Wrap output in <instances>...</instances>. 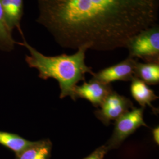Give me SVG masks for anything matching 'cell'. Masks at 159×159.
<instances>
[{
  "label": "cell",
  "mask_w": 159,
  "mask_h": 159,
  "mask_svg": "<svg viewBox=\"0 0 159 159\" xmlns=\"http://www.w3.org/2000/svg\"><path fill=\"white\" fill-rule=\"evenodd\" d=\"M34 143L17 134L0 130V144L11 150L16 156L31 146Z\"/></svg>",
  "instance_id": "11"
},
{
  "label": "cell",
  "mask_w": 159,
  "mask_h": 159,
  "mask_svg": "<svg viewBox=\"0 0 159 159\" xmlns=\"http://www.w3.org/2000/svg\"><path fill=\"white\" fill-rule=\"evenodd\" d=\"M144 108L134 107L115 120L113 131L104 144L109 151L119 148L125 139L140 127L148 125L144 120Z\"/></svg>",
  "instance_id": "4"
},
{
  "label": "cell",
  "mask_w": 159,
  "mask_h": 159,
  "mask_svg": "<svg viewBox=\"0 0 159 159\" xmlns=\"http://www.w3.org/2000/svg\"><path fill=\"white\" fill-rule=\"evenodd\" d=\"M134 107L127 97L113 91L105 99L100 108L94 112L95 116L103 125H108L120 116Z\"/></svg>",
  "instance_id": "5"
},
{
  "label": "cell",
  "mask_w": 159,
  "mask_h": 159,
  "mask_svg": "<svg viewBox=\"0 0 159 159\" xmlns=\"http://www.w3.org/2000/svg\"><path fill=\"white\" fill-rule=\"evenodd\" d=\"M20 33L23 41L17 42V44L26 48L30 53L25 56V62L29 67L38 71L40 79L57 80L60 89V98L67 96L73 98L74 87L80 81L85 80V74H94L92 68L85 64V53L88 49L85 47H80L71 55L47 56L28 43L23 31Z\"/></svg>",
  "instance_id": "2"
},
{
  "label": "cell",
  "mask_w": 159,
  "mask_h": 159,
  "mask_svg": "<svg viewBox=\"0 0 159 159\" xmlns=\"http://www.w3.org/2000/svg\"><path fill=\"white\" fill-rule=\"evenodd\" d=\"M52 148L49 139L35 141L34 144L16 156L15 159H50Z\"/></svg>",
  "instance_id": "10"
},
{
  "label": "cell",
  "mask_w": 159,
  "mask_h": 159,
  "mask_svg": "<svg viewBox=\"0 0 159 159\" xmlns=\"http://www.w3.org/2000/svg\"><path fill=\"white\" fill-rule=\"evenodd\" d=\"M130 93L132 97L138 102L141 107L147 106L152 108L154 113L157 114L159 110L152 105V102L159 98L152 89L141 80L134 77L131 81Z\"/></svg>",
  "instance_id": "8"
},
{
  "label": "cell",
  "mask_w": 159,
  "mask_h": 159,
  "mask_svg": "<svg viewBox=\"0 0 159 159\" xmlns=\"http://www.w3.org/2000/svg\"><path fill=\"white\" fill-rule=\"evenodd\" d=\"M36 21L64 48L109 51L158 24L159 0H37Z\"/></svg>",
  "instance_id": "1"
},
{
  "label": "cell",
  "mask_w": 159,
  "mask_h": 159,
  "mask_svg": "<svg viewBox=\"0 0 159 159\" xmlns=\"http://www.w3.org/2000/svg\"><path fill=\"white\" fill-rule=\"evenodd\" d=\"M113 91L111 84H105L90 79L81 85H77L73 90L72 100L84 98L95 107H100L107 97Z\"/></svg>",
  "instance_id": "7"
},
{
  "label": "cell",
  "mask_w": 159,
  "mask_h": 159,
  "mask_svg": "<svg viewBox=\"0 0 159 159\" xmlns=\"http://www.w3.org/2000/svg\"><path fill=\"white\" fill-rule=\"evenodd\" d=\"M136 60L128 57L122 61L94 73L91 79L105 84L117 81H131L134 76Z\"/></svg>",
  "instance_id": "6"
},
{
  "label": "cell",
  "mask_w": 159,
  "mask_h": 159,
  "mask_svg": "<svg viewBox=\"0 0 159 159\" xmlns=\"http://www.w3.org/2000/svg\"><path fill=\"white\" fill-rule=\"evenodd\" d=\"M12 31L8 26L0 0V50L11 52L15 48L17 41L12 35Z\"/></svg>",
  "instance_id": "13"
},
{
  "label": "cell",
  "mask_w": 159,
  "mask_h": 159,
  "mask_svg": "<svg viewBox=\"0 0 159 159\" xmlns=\"http://www.w3.org/2000/svg\"><path fill=\"white\" fill-rule=\"evenodd\" d=\"M108 152H109L108 148L104 144L96 148L93 153L83 159H103Z\"/></svg>",
  "instance_id": "14"
},
{
  "label": "cell",
  "mask_w": 159,
  "mask_h": 159,
  "mask_svg": "<svg viewBox=\"0 0 159 159\" xmlns=\"http://www.w3.org/2000/svg\"><path fill=\"white\" fill-rule=\"evenodd\" d=\"M1 5L6 22L13 31H22L21 21L24 15V0H1Z\"/></svg>",
  "instance_id": "9"
},
{
  "label": "cell",
  "mask_w": 159,
  "mask_h": 159,
  "mask_svg": "<svg viewBox=\"0 0 159 159\" xmlns=\"http://www.w3.org/2000/svg\"><path fill=\"white\" fill-rule=\"evenodd\" d=\"M129 57L138 58L146 63H159V25L145 29L127 43Z\"/></svg>",
  "instance_id": "3"
},
{
  "label": "cell",
  "mask_w": 159,
  "mask_h": 159,
  "mask_svg": "<svg viewBox=\"0 0 159 159\" xmlns=\"http://www.w3.org/2000/svg\"><path fill=\"white\" fill-rule=\"evenodd\" d=\"M135 77L148 85L159 83V63H140L137 61L134 70Z\"/></svg>",
  "instance_id": "12"
},
{
  "label": "cell",
  "mask_w": 159,
  "mask_h": 159,
  "mask_svg": "<svg viewBox=\"0 0 159 159\" xmlns=\"http://www.w3.org/2000/svg\"><path fill=\"white\" fill-rule=\"evenodd\" d=\"M152 134L153 137L154 141L155 143L159 145V127L157 125V127H154L152 130Z\"/></svg>",
  "instance_id": "15"
}]
</instances>
